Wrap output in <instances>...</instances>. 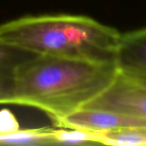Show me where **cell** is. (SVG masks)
<instances>
[{"label": "cell", "mask_w": 146, "mask_h": 146, "mask_svg": "<svg viewBox=\"0 0 146 146\" xmlns=\"http://www.w3.org/2000/svg\"><path fill=\"white\" fill-rule=\"evenodd\" d=\"M118 74L115 63L33 55L15 65L5 104L35 108L54 123L100 95Z\"/></svg>", "instance_id": "obj_1"}, {"label": "cell", "mask_w": 146, "mask_h": 146, "mask_svg": "<svg viewBox=\"0 0 146 146\" xmlns=\"http://www.w3.org/2000/svg\"><path fill=\"white\" fill-rule=\"evenodd\" d=\"M121 34L91 17L69 14L27 15L0 25V42L22 52L105 63H115Z\"/></svg>", "instance_id": "obj_2"}, {"label": "cell", "mask_w": 146, "mask_h": 146, "mask_svg": "<svg viewBox=\"0 0 146 146\" xmlns=\"http://www.w3.org/2000/svg\"><path fill=\"white\" fill-rule=\"evenodd\" d=\"M82 108L113 110L146 120V87L119 73L104 92Z\"/></svg>", "instance_id": "obj_3"}, {"label": "cell", "mask_w": 146, "mask_h": 146, "mask_svg": "<svg viewBox=\"0 0 146 146\" xmlns=\"http://www.w3.org/2000/svg\"><path fill=\"white\" fill-rule=\"evenodd\" d=\"M56 127L107 133L146 127V120L127 114L102 109L81 108L54 122Z\"/></svg>", "instance_id": "obj_4"}, {"label": "cell", "mask_w": 146, "mask_h": 146, "mask_svg": "<svg viewBox=\"0 0 146 146\" xmlns=\"http://www.w3.org/2000/svg\"><path fill=\"white\" fill-rule=\"evenodd\" d=\"M115 63L124 75L146 78V27L121 34Z\"/></svg>", "instance_id": "obj_5"}, {"label": "cell", "mask_w": 146, "mask_h": 146, "mask_svg": "<svg viewBox=\"0 0 146 146\" xmlns=\"http://www.w3.org/2000/svg\"><path fill=\"white\" fill-rule=\"evenodd\" d=\"M103 145L146 146V127L128 128L104 133Z\"/></svg>", "instance_id": "obj_6"}, {"label": "cell", "mask_w": 146, "mask_h": 146, "mask_svg": "<svg viewBox=\"0 0 146 146\" xmlns=\"http://www.w3.org/2000/svg\"><path fill=\"white\" fill-rule=\"evenodd\" d=\"M18 50L0 42V104H5L10 87L12 73L16 62L14 55Z\"/></svg>", "instance_id": "obj_7"}, {"label": "cell", "mask_w": 146, "mask_h": 146, "mask_svg": "<svg viewBox=\"0 0 146 146\" xmlns=\"http://www.w3.org/2000/svg\"><path fill=\"white\" fill-rule=\"evenodd\" d=\"M129 77V76H128ZM133 80H134L136 82H138L139 84H140L141 86L146 87V78H133V77H130Z\"/></svg>", "instance_id": "obj_8"}]
</instances>
